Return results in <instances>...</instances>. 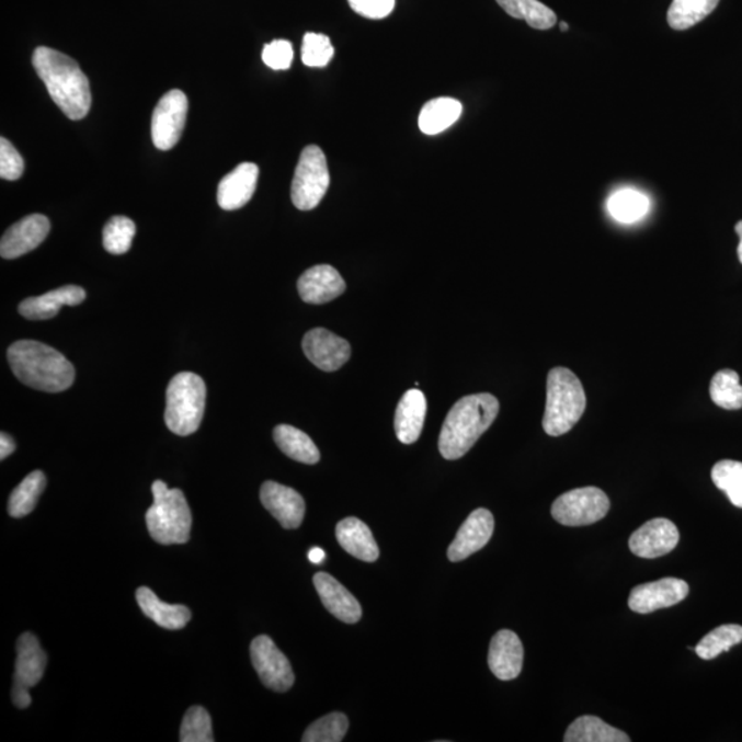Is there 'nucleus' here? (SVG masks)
I'll use <instances>...</instances> for the list:
<instances>
[{"label": "nucleus", "instance_id": "obj_1", "mask_svg": "<svg viewBox=\"0 0 742 742\" xmlns=\"http://www.w3.org/2000/svg\"><path fill=\"white\" fill-rule=\"evenodd\" d=\"M32 64L56 105L70 121H81L91 110L90 81L73 58L48 47H37Z\"/></svg>", "mask_w": 742, "mask_h": 742}, {"label": "nucleus", "instance_id": "obj_2", "mask_svg": "<svg viewBox=\"0 0 742 742\" xmlns=\"http://www.w3.org/2000/svg\"><path fill=\"white\" fill-rule=\"evenodd\" d=\"M8 361L14 376L37 391L57 393L73 386L72 363L39 341L21 340L10 345Z\"/></svg>", "mask_w": 742, "mask_h": 742}, {"label": "nucleus", "instance_id": "obj_3", "mask_svg": "<svg viewBox=\"0 0 742 742\" xmlns=\"http://www.w3.org/2000/svg\"><path fill=\"white\" fill-rule=\"evenodd\" d=\"M500 413V402L491 393L469 395L459 399L444 421L438 449L448 460L463 458L494 424Z\"/></svg>", "mask_w": 742, "mask_h": 742}, {"label": "nucleus", "instance_id": "obj_4", "mask_svg": "<svg viewBox=\"0 0 742 742\" xmlns=\"http://www.w3.org/2000/svg\"><path fill=\"white\" fill-rule=\"evenodd\" d=\"M586 393L581 380L570 368L556 367L547 376L544 430L547 435H566L586 410Z\"/></svg>", "mask_w": 742, "mask_h": 742}, {"label": "nucleus", "instance_id": "obj_5", "mask_svg": "<svg viewBox=\"0 0 742 742\" xmlns=\"http://www.w3.org/2000/svg\"><path fill=\"white\" fill-rule=\"evenodd\" d=\"M153 505L146 512L149 534L160 545H183L191 539L193 517L183 492L168 489L164 481L151 486Z\"/></svg>", "mask_w": 742, "mask_h": 742}, {"label": "nucleus", "instance_id": "obj_6", "mask_svg": "<svg viewBox=\"0 0 742 742\" xmlns=\"http://www.w3.org/2000/svg\"><path fill=\"white\" fill-rule=\"evenodd\" d=\"M207 387L191 372L179 373L167 388L165 424L179 436H189L202 425Z\"/></svg>", "mask_w": 742, "mask_h": 742}, {"label": "nucleus", "instance_id": "obj_7", "mask_svg": "<svg viewBox=\"0 0 742 742\" xmlns=\"http://www.w3.org/2000/svg\"><path fill=\"white\" fill-rule=\"evenodd\" d=\"M330 175L327 156L316 145L301 151L299 164L292 181V202L300 210L317 208L327 194Z\"/></svg>", "mask_w": 742, "mask_h": 742}, {"label": "nucleus", "instance_id": "obj_8", "mask_svg": "<svg viewBox=\"0 0 742 742\" xmlns=\"http://www.w3.org/2000/svg\"><path fill=\"white\" fill-rule=\"evenodd\" d=\"M609 507V498L603 490L583 487L557 498L551 506V516L567 527H584L603 520Z\"/></svg>", "mask_w": 742, "mask_h": 742}, {"label": "nucleus", "instance_id": "obj_9", "mask_svg": "<svg viewBox=\"0 0 742 742\" xmlns=\"http://www.w3.org/2000/svg\"><path fill=\"white\" fill-rule=\"evenodd\" d=\"M189 111L187 96L181 90L168 91L151 117V139L157 149L170 150L182 137Z\"/></svg>", "mask_w": 742, "mask_h": 742}, {"label": "nucleus", "instance_id": "obj_10", "mask_svg": "<svg viewBox=\"0 0 742 742\" xmlns=\"http://www.w3.org/2000/svg\"><path fill=\"white\" fill-rule=\"evenodd\" d=\"M254 670L263 684L275 692H288L295 684V674L288 658L279 651L273 639L259 636L251 643Z\"/></svg>", "mask_w": 742, "mask_h": 742}, {"label": "nucleus", "instance_id": "obj_11", "mask_svg": "<svg viewBox=\"0 0 742 742\" xmlns=\"http://www.w3.org/2000/svg\"><path fill=\"white\" fill-rule=\"evenodd\" d=\"M687 594H689V586L685 581L664 578L657 582L639 584L632 589L628 597V606L636 614L649 615L680 604L687 597Z\"/></svg>", "mask_w": 742, "mask_h": 742}, {"label": "nucleus", "instance_id": "obj_12", "mask_svg": "<svg viewBox=\"0 0 742 742\" xmlns=\"http://www.w3.org/2000/svg\"><path fill=\"white\" fill-rule=\"evenodd\" d=\"M680 530L667 518H654L644 523L631 535L628 546L632 555L641 559H659L669 555L678 545Z\"/></svg>", "mask_w": 742, "mask_h": 742}, {"label": "nucleus", "instance_id": "obj_13", "mask_svg": "<svg viewBox=\"0 0 742 742\" xmlns=\"http://www.w3.org/2000/svg\"><path fill=\"white\" fill-rule=\"evenodd\" d=\"M302 351L308 361L328 373L339 370L351 356L349 341L323 328L312 329L305 335Z\"/></svg>", "mask_w": 742, "mask_h": 742}, {"label": "nucleus", "instance_id": "obj_14", "mask_svg": "<svg viewBox=\"0 0 742 742\" xmlns=\"http://www.w3.org/2000/svg\"><path fill=\"white\" fill-rule=\"evenodd\" d=\"M494 516L487 509H476L460 525L457 536L448 547V559L453 562L468 559L489 544L494 534Z\"/></svg>", "mask_w": 742, "mask_h": 742}, {"label": "nucleus", "instance_id": "obj_15", "mask_svg": "<svg viewBox=\"0 0 742 742\" xmlns=\"http://www.w3.org/2000/svg\"><path fill=\"white\" fill-rule=\"evenodd\" d=\"M50 232V220L45 215H30L21 219L4 232L0 241V254L3 259H18L34 251Z\"/></svg>", "mask_w": 742, "mask_h": 742}, {"label": "nucleus", "instance_id": "obj_16", "mask_svg": "<svg viewBox=\"0 0 742 742\" xmlns=\"http://www.w3.org/2000/svg\"><path fill=\"white\" fill-rule=\"evenodd\" d=\"M260 501L284 528L300 527L306 514V502L296 490L275 481H265L260 490Z\"/></svg>", "mask_w": 742, "mask_h": 742}, {"label": "nucleus", "instance_id": "obj_17", "mask_svg": "<svg viewBox=\"0 0 742 742\" xmlns=\"http://www.w3.org/2000/svg\"><path fill=\"white\" fill-rule=\"evenodd\" d=\"M346 285L332 265L321 264L307 270L297 283L301 300L307 305H324L343 295Z\"/></svg>", "mask_w": 742, "mask_h": 742}, {"label": "nucleus", "instance_id": "obj_18", "mask_svg": "<svg viewBox=\"0 0 742 742\" xmlns=\"http://www.w3.org/2000/svg\"><path fill=\"white\" fill-rule=\"evenodd\" d=\"M524 648L516 632L498 631L492 638L489 665L492 674L501 681L516 680L523 670Z\"/></svg>", "mask_w": 742, "mask_h": 742}, {"label": "nucleus", "instance_id": "obj_19", "mask_svg": "<svg viewBox=\"0 0 742 742\" xmlns=\"http://www.w3.org/2000/svg\"><path fill=\"white\" fill-rule=\"evenodd\" d=\"M259 167L242 162L229 175L221 179L218 187V204L221 209L236 210L251 202L256 191Z\"/></svg>", "mask_w": 742, "mask_h": 742}, {"label": "nucleus", "instance_id": "obj_20", "mask_svg": "<svg viewBox=\"0 0 742 742\" xmlns=\"http://www.w3.org/2000/svg\"><path fill=\"white\" fill-rule=\"evenodd\" d=\"M319 597L324 608L339 620L354 625L361 620L362 608L357 600L346 590L343 584L335 581L328 573L319 572L313 577Z\"/></svg>", "mask_w": 742, "mask_h": 742}, {"label": "nucleus", "instance_id": "obj_21", "mask_svg": "<svg viewBox=\"0 0 742 742\" xmlns=\"http://www.w3.org/2000/svg\"><path fill=\"white\" fill-rule=\"evenodd\" d=\"M85 300V290L80 286L68 285L47 292L39 297H30L21 302L19 312L30 321H46L57 317L64 306H79Z\"/></svg>", "mask_w": 742, "mask_h": 742}, {"label": "nucleus", "instance_id": "obj_22", "mask_svg": "<svg viewBox=\"0 0 742 742\" xmlns=\"http://www.w3.org/2000/svg\"><path fill=\"white\" fill-rule=\"evenodd\" d=\"M426 415V398L420 389H410L400 399L395 413V432L403 444L419 441Z\"/></svg>", "mask_w": 742, "mask_h": 742}, {"label": "nucleus", "instance_id": "obj_23", "mask_svg": "<svg viewBox=\"0 0 742 742\" xmlns=\"http://www.w3.org/2000/svg\"><path fill=\"white\" fill-rule=\"evenodd\" d=\"M46 653L34 633L25 632L19 638L15 660L14 685L28 687L37 685L45 674Z\"/></svg>", "mask_w": 742, "mask_h": 742}, {"label": "nucleus", "instance_id": "obj_24", "mask_svg": "<svg viewBox=\"0 0 742 742\" xmlns=\"http://www.w3.org/2000/svg\"><path fill=\"white\" fill-rule=\"evenodd\" d=\"M335 536H338L340 546L356 559L375 562L380 556L375 536L359 518H344L335 527Z\"/></svg>", "mask_w": 742, "mask_h": 742}, {"label": "nucleus", "instance_id": "obj_25", "mask_svg": "<svg viewBox=\"0 0 742 742\" xmlns=\"http://www.w3.org/2000/svg\"><path fill=\"white\" fill-rule=\"evenodd\" d=\"M137 601L145 616L167 630H181L192 619V612L186 606L162 603L149 587L137 590Z\"/></svg>", "mask_w": 742, "mask_h": 742}, {"label": "nucleus", "instance_id": "obj_26", "mask_svg": "<svg viewBox=\"0 0 742 742\" xmlns=\"http://www.w3.org/2000/svg\"><path fill=\"white\" fill-rule=\"evenodd\" d=\"M274 441L281 452L289 458L307 465L318 464L321 454L307 433L290 425H278L274 430Z\"/></svg>", "mask_w": 742, "mask_h": 742}, {"label": "nucleus", "instance_id": "obj_27", "mask_svg": "<svg viewBox=\"0 0 742 742\" xmlns=\"http://www.w3.org/2000/svg\"><path fill=\"white\" fill-rule=\"evenodd\" d=\"M566 742H630L625 731L605 723L597 717H581L568 728Z\"/></svg>", "mask_w": 742, "mask_h": 742}, {"label": "nucleus", "instance_id": "obj_28", "mask_svg": "<svg viewBox=\"0 0 742 742\" xmlns=\"http://www.w3.org/2000/svg\"><path fill=\"white\" fill-rule=\"evenodd\" d=\"M460 113H463V105L457 100L436 99L426 102L420 113V129L426 135L446 132L458 121Z\"/></svg>", "mask_w": 742, "mask_h": 742}, {"label": "nucleus", "instance_id": "obj_29", "mask_svg": "<svg viewBox=\"0 0 742 742\" xmlns=\"http://www.w3.org/2000/svg\"><path fill=\"white\" fill-rule=\"evenodd\" d=\"M513 19L524 20L530 28L546 31L557 24V15L539 0H496Z\"/></svg>", "mask_w": 742, "mask_h": 742}, {"label": "nucleus", "instance_id": "obj_30", "mask_svg": "<svg viewBox=\"0 0 742 742\" xmlns=\"http://www.w3.org/2000/svg\"><path fill=\"white\" fill-rule=\"evenodd\" d=\"M719 0H673L667 13L671 28L686 31L692 28L717 9Z\"/></svg>", "mask_w": 742, "mask_h": 742}, {"label": "nucleus", "instance_id": "obj_31", "mask_svg": "<svg viewBox=\"0 0 742 742\" xmlns=\"http://www.w3.org/2000/svg\"><path fill=\"white\" fill-rule=\"evenodd\" d=\"M651 209V202L644 194L632 189H623L609 198L608 210L620 224L631 225L641 220Z\"/></svg>", "mask_w": 742, "mask_h": 742}, {"label": "nucleus", "instance_id": "obj_32", "mask_svg": "<svg viewBox=\"0 0 742 742\" xmlns=\"http://www.w3.org/2000/svg\"><path fill=\"white\" fill-rule=\"evenodd\" d=\"M46 476L41 470L26 476L9 498L10 516L20 518L34 511L42 492L46 489Z\"/></svg>", "mask_w": 742, "mask_h": 742}, {"label": "nucleus", "instance_id": "obj_33", "mask_svg": "<svg viewBox=\"0 0 742 742\" xmlns=\"http://www.w3.org/2000/svg\"><path fill=\"white\" fill-rule=\"evenodd\" d=\"M742 642V626L723 625L715 628L698 642L695 651L703 660H714L720 653L729 652L731 648Z\"/></svg>", "mask_w": 742, "mask_h": 742}, {"label": "nucleus", "instance_id": "obj_34", "mask_svg": "<svg viewBox=\"0 0 742 742\" xmlns=\"http://www.w3.org/2000/svg\"><path fill=\"white\" fill-rule=\"evenodd\" d=\"M712 402L724 410L742 409V386L735 372L720 370L714 376L709 387Z\"/></svg>", "mask_w": 742, "mask_h": 742}, {"label": "nucleus", "instance_id": "obj_35", "mask_svg": "<svg viewBox=\"0 0 742 742\" xmlns=\"http://www.w3.org/2000/svg\"><path fill=\"white\" fill-rule=\"evenodd\" d=\"M714 484L729 496L734 506L742 509V463L739 460H719L712 468Z\"/></svg>", "mask_w": 742, "mask_h": 742}, {"label": "nucleus", "instance_id": "obj_36", "mask_svg": "<svg viewBox=\"0 0 742 742\" xmlns=\"http://www.w3.org/2000/svg\"><path fill=\"white\" fill-rule=\"evenodd\" d=\"M349 718L341 712L327 715L313 722L302 735L305 742H340L349 731Z\"/></svg>", "mask_w": 742, "mask_h": 742}, {"label": "nucleus", "instance_id": "obj_37", "mask_svg": "<svg viewBox=\"0 0 742 742\" xmlns=\"http://www.w3.org/2000/svg\"><path fill=\"white\" fill-rule=\"evenodd\" d=\"M137 232V227L126 216H115L104 227V248L112 254H123L129 251Z\"/></svg>", "mask_w": 742, "mask_h": 742}, {"label": "nucleus", "instance_id": "obj_38", "mask_svg": "<svg viewBox=\"0 0 742 742\" xmlns=\"http://www.w3.org/2000/svg\"><path fill=\"white\" fill-rule=\"evenodd\" d=\"M213 720H210L207 709L203 707H192L184 715L181 726L182 742H213Z\"/></svg>", "mask_w": 742, "mask_h": 742}, {"label": "nucleus", "instance_id": "obj_39", "mask_svg": "<svg viewBox=\"0 0 742 742\" xmlns=\"http://www.w3.org/2000/svg\"><path fill=\"white\" fill-rule=\"evenodd\" d=\"M334 56V47L327 35L306 34L302 39V64L311 68H323Z\"/></svg>", "mask_w": 742, "mask_h": 742}, {"label": "nucleus", "instance_id": "obj_40", "mask_svg": "<svg viewBox=\"0 0 742 742\" xmlns=\"http://www.w3.org/2000/svg\"><path fill=\"white\" fill-rule=\"evenodd\" d=\"M24 173V159L7 138L0 139V176L18 181Z\"/></svg>", "mask_w": 742, "mask_h": 742}, {"label": "nucleus", "instance_id": "obj_41", "mask_svg": "<svg viewBox=\"0 0 742 742\" xmlns=\"http://www.w3.org/2000/svg\"><path fill=\"white\" fill-rule=\"evenodd\" d=\"M295 52L292 43L278 39L269 43L263 48V62L274 70H286L294 62Z\"/></svg>", "mask_w": 742, "mask_h": 742}, {"label": "nucleus", "instance_id": "obj_42", "mask_svg": "<svg viewBox=\"0 0 742 742\" xmlns=\"http://www.w3.org/2000/svg\"><path fill=\"white\" fill-rule=\"evenodd\" d=\"M355 13L370 20L388 18L393 12L395 0H349Z\"/></svg>", "mask_w": 742, "mask_h": 742}, {"label": "nucleus", "instance_id": "obj_43", "mask_svg": "<svg viewBox=\"0 0 742 742\" xmlns=\"http://www.w3.org/2000/svg\"><path fill=\"white\" fill-rule=\"evenodd\" d=\"M13 703L18 708H28L32 703L28 687L13 685Z\"/></svg>", "mask_w": 742, "mask_h": 742}, {"label": "nucleus", "instance_id": "obj_44", "mask_svg": "<svg viewBox=\"0 0 742 742\" xmlns=\"http://www.w3.org/2000/svg\"><path fill=\"white\" fill-rule=\"evenodd\" d=\"M14 449L15 443L13 437L2 432V435H0V459H7L10 454L14 453Z\"/></svg>", "mask_w": 742, "mask_h": 742}, {"label": "nucleus", "instance_id": "obj_45", "mask_svg": "<svg viewBox=\"0 0 742 742\" xmlns=\"http://www.w3.org/2000/svg\"><path fill=\"white\" fill-rule=\"evenodd\" d=\"M324 559H327V552H324L321 547H312L310 552H308V560H310L312 564H322Z\"/></svg>", "mask_w": 742, "mask_h": 742}, {"label": "nucleus", "instance_id": "obj_46", "mask_svg": "<svg viewBox=\"0 0 742 742\" xmlns=\"http://www.w3.org/2000/svg\"><path fill=\"white\" fill-rule=\"evenodd\" d=\"M734 230L737 235L740 236V243L739 248H737V253H739V259L742 264V220H740L739 224L735 225Z\"/></svg>", "mask_w": 742, "mask_h": 742}, {"label": "nucleus", "instance_id": "obj_47", "mask_svg": "<svg viewBox=\"0 0 742 742\" xmlns=\"http://www.w3.org/2000/svg\"><path fill=\"white\" fill-rule=\"evenodd\" d=\"M560 28H561L562 32H567V31H568V24H567V23H561V24H560Z\"/></svg>", "mask_w": 742, "mask_h": 742}]
</instances>
